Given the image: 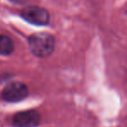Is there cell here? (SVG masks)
I'll return each mask as SVG.
<instances>
[{
  "label": "cell",
  "mask_w": 127,
  "mask_h": 127,
  "mask_svg": "<svg viewBox=\"0 0 127 127\" xmlns=\"http://www.w3.org/2000/svg\"><path fill=\"white\" fill-rule=\"evenodd\" d=\"M29 48L37 58H47L52 54L55 47L54 37L46 32L32 34L28 39Z\"/></svg>",
  "instance_id": "6da1fadb"
},
{
  "label": "cell",
  "mask_w": 127,
  "mask_h": 127,
  "mask_svg": "<svg viewBox=\"0 0 127 127\" xmlns=\"http://www.w3.org/2000/svg\"><path fill=\"white\" fill-rule=\"evenodd\" d=\"M28 87L25 84L15 81L4 87L2 92V97L6 102L17 103L24 100L28 96Z\"/></svg>",
  "instance_id": "7a4b0ae2"
},
{
  "label": "cell",
  "mask_w": 127,
  "mask_h": 127,
  "mask_svg": "<svg viewBox=\"0 0 127 127\" xmlns=\"http://www.w3.org/2000/svg\"><path fill=\"white\" fill-rule=\"evenodd\" d=\"M21 16L25 21L35 25H46L50 21L49 12L39 6H27L22 10Z\"/></svg>",
  "instance_id": "3957f363"
},
{
  "label": "cell",
  "mask_w": 127,
  "mask_h": 127,
  "mask_svg": "<svg viewBox=\"0 0 127 127\" xmlns=\"http://www.w3.org/2000/svg\"><path fill=\"white\" fill-rule=\"evenodd\" d=\"M40 122V114L34 110L19 111L12 118V125L14 127H37Z\"/></svg>",
  "instance_id": "277c9868"
},
{
  "label": "cell",
  "mask_w": 127,
  "mask_h": 127,
  "mask_svg": "<svg viewBox=\"0 0 127 127\" xmlns=\"http://www.w3.org/2000/svg\"><path fill=\"white\" fill-rule=\"evenodd\" d=\"M14 51V44L11 37L0 34V55L8 56Z\"/></svg>",
  "instance_id": "5b68a950"
}]
</instances>
